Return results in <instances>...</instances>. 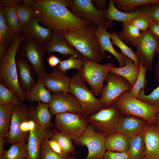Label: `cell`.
<instances>
[{
    "label": "cell",
    "instance_id": "cell-1",
    "mask_svg": "<svg viewBox=\"0 0 159 159\" xmlns=\"http://www.w3.org/2000/svg\"><path fill=\"white\" fill-rule=\"evenodd\" d=\"M30 6L34 17L58 32L93 25L72 14L64 4L63 0H33Z\"/></svg>",
    "mask_w": 159,
    "mask_h": 159
},
{
    "label": "cell",
    "instance_id": "cell-2",
    "mask_svg": "<svg viewBox=\"0 0 159 159\" xmlns=\"http://www.w3.org/2000/svg\"><path fill=\"white\" fill-rule=\"evenodd\" d=\"M97 28L92 25L59 33L83 57L92 62L100 64L106 54L95 34Z\"/></svg>",
    "mask_w": 159,
    "mask_h": 159
},
{
    "label": "cell",
    "instance_id": "cell-3",
    "mask_svg": "<svg viewBox=\"0 0 159 159\" xmlns=\"http://www.w3.org/2000/svg\"><path fill=\"white\" fill-rule=\"evenodd\" d=\"M25 38L24 34L19 33L16 35L0 62V83L16 93L21 104L26 100L25 92L18 82L16 57L18 49Z\"/></svg>",
    "mask_w": 159,
    "mask_h": 159
},
{
    "label": "cell",
    "instance_id": "cell-4",
    "mask_svg": "<svg viewBox=\"0 0 159 159\" xmlns=\"http://www.w3.org/2000/svg\"><path fill=\"white\" fill-rule=\"evenodd\" d=\"M64 3L76 16L84 19L97 27L107 30L112 27L111 21L105 16L107 9H97L91 0H64Z\"/></svg>",
    "mask_w": 159,
    "mask_h": 159
},
{
    "label": "cell",
    "instance_id": "cell-5",
    "mask_svg": "<svg viewBox=\"0 0 159 159\" xmlns=\"http://www.w3.org/2000/svg\"><path fill=\"white\" fill-rule=\"evenodd\" d=\"M127 91L123 93L114 104L122 114H129L154 124L156 116L159 112V107L142 101L130 96Z\"/></svg>",
    "mask_w": 159,
    "mask_h": 159
},
{
    "label": "cell",
    "instance_id": "cell-6",
    "mask_svg": "<svg viewBox=\"0 0 159 159\" xmlns=\"http://www.w3.org/2000/svg\"><path fill=\"white\" fill-rule=\"evenodd\" d=\"M69 93L77 99L82 113L88 116L95 113L102 108L99 98L95 97L77 73L73 74L70 78Z\"/></svg>",
    "mask_w": 159,
    "mask_h": 159
},
{
    "label": "cell",
    "instance_id": "cell-7",
    "mask_svg": "<svg viewBox=\"0 0 159 159\" xmlns=\"http://www.w3.org/2000/svg\"><path fill=\"white\" fill-rule=\"evenodd\" d=\"M83 59V67L77 73L90 86L95 96H98L102 93L104 82L109 72V69L114 65L111 62L101 64L84 57Z\"/></svg>",
    "mask_w": 159,
    "mask_h": 159
},
{
    "label": "cell",
    "instance_id": "cell-8",
    "mask_svg": "<svg viewBox=\"0 0 159 159\" xmlns=\"http://www.w3.org/2000/svg\"><path fill=\"white\" fill-rule=\"evenodd\" d=\"M88 116L82 112H66L55 115L56 129L75 142L90 123Z\"/></svg>",
    "mask_w": 159,
    "mask_h": 159
},
{
    "label": "cell",
    "instance_id": "cell-9",
    "mask_svg": "<svg viewBox=\"0 0 159 159\" xmlns=\"http://www.w3.org/2000/svg\"><path fill=\"white\" fill-rule=\"evenodd\" d=\"M20 45L19 55L26 59L32 65L33 71L38 77L43 78L47 74L43 60L46 54L44 47L31 38L25 36Z\"/></svg>",
    "mask_w": 159,
    "mask_h": 159
},
{
    "label": "cell",
    "instance_id": "cell-10",
    "mask_svg": "<svg viewBox=\"0 0 159 159\" xmlns=\"http://www.w3.org/2000/svg\"><path fill=\"white\" fill-rule=\"evenodd\" d=\"M108 134L96 131L89 123L85 130L75 142L81 146H86L88 150L85 159H102L106 151L105 142Z\"/></svg>",
    "mask_w": 159,
    "mask_h": 159
},
{
    "label": "cell",
    "instance_id": "cell-11",
    "mask_svg": "<svg viewBox=\"0 0 159 159\" xmlns=\"http://www.w3.org/2000/svg\"><path fill=\"white\" fill-rule=\"evenodd\" d=\"M122 114L119 108L113 105L107 108H102L89 116V123L97 132L108 135L117 132L116 126Z\"/></svg>",
    "mask_w": 159,
    "mask_h": 159
},
{
    "label": "cell",
    "instance_id": "cell-12",
    "mask_svg": "<svg viewBox=\"0 0 159 159\" xmlns=\"http://www.w3.org/2000/svg\"><path fill=\"white\" fill-rule=\"evenodd\" d=\"M105 80L107 84L99 98L102 108L113 105L123 93L132 88L129 82L118 75L109 72Z\"/></svg>",
    "mask_w": 159,
    "mask_h": 159
},
{
    "label": "cell",
    "instance_id": "cell-13",
    "mask_svg": "<svg viewBox=\"0 0 159 159\" xmlns=\"http://www.w3.org/2000/svg\"><path fill=\"white\" fill-rule=\"evenodd\" d=\"M31 118L30 108L27 105L20 104L14 105L6 141L12 145L17 143H26L29 135L21 132L20 126L23 121Z\"/></svg>",
    "mask_w": 159,
    "mask_h": 159
},
{
    "label": "cell",
    "instance_id": "cell-14",
    "mask_svg": "<svg viewBox=\"0 0 159 159\" xmlns=\"http://www.w3.org/2000/svg\"><path fill=\"white\" fill-rule=\"evenodd\" d=\"M158 41V39L148 29L143 32L136 47L135 53L139 64L142 63L147 70L152 69Z\"/></svg>",
    "mask_w": 159,
    "mask_h": 159
},
{
    "label": "cell",
    "instance_id": "cell-15",
    "mask_svg": "<svg viewBox=\"0 0 159 159\" xmlns=\"http://www.w3.org/2000/svg\"><path fill=\"white\" fill-rule=\"evenodd\" d=\"M49 105L52 115L66 112H82L77 99L69 92L53 93Z\"/></svg>",
    "mask_w": 159,
    "mask_h": 159
},
{
    "label": "cell",
    "instance_id": "cell-16",
    "mask_svg": "<svg viewBox=\"0 0 159 159\" xmlns=\"http://www.w3.org/2000/svg\"><path fill=\"white\" fill-rule=\"evenodd\" d=\"M142 134L145 146L142 159H159V127L148 123Z\"/></svg>",
    "mask_w": 159,
    "mask_h": 159
},
{
    "label": "cell",
    "instance_id": "cell-17",
    "mask_svg": "<svg viewBox=\"0 0 159 159\" xmlns=\"http://www.w3.org/2000/svg\"><path fill=\"white\" fill-rule=\"evenodd\" d=\"M148 122L141 118L129 114H122L117 122L116 130L129 138L142 133Z\"/></svg>",
    "mask_w": 159,
    "mask_h": 159
},
{
    "label": "cell",
    "instance_id": "cell-18",
    "mask_svg": "<svg viewBox=\"0 0 159 159\" xmlns=\"http://www.w3.org/2000/svg\"><path fill=\"white\" fill-rule=\"evenodd\" d=\"M39 21L37 18L34 17L22 27L21 32L25 36L44 46L51 38L53 30L50 27L42 26L39 24Z\"/></svg>",
    "mask_w": 159,
    "mask_h": 159
},
{
    "label": "cell",
    "instance_id": "cell-19",
    "mask_svg": "<svg viewBox=\"0 0 159 159\" xmlns=\"http://www.w3.org/2000/svg\"><path fill=\"white\" fill-rule=\"evenodd\" d=\"M52 133L50 129L43 128L36 124L35 129L29 133L27 159H39L42 142L46 138L50 139Z\"/></svg>",
    "mask_w": 159,
    "mask_h": 159
},
{
    "label": "cell",
    "instance_id": "cell-20",
    "mask_svg": "<svg viewBox=\"0 0 159 159\" xmlns=\"http://www.w3.org/2000/svg\"><path fill=\"white\" fill-rule=\"evenodd\" d=\"M45 87L53 93L63 92L69 93L70 78L61 72L57 67L42 79Z\"/></svg>",
    "mask_w": 159,
    "mask_h": 159
},
{
    "label": "cell",
    "instance_id": "cell-21",
    "mask_svg": "<svg viewBox=\"0 0 159 159\" xmlns=\"http://www.w3.org/2000/svg\"><path fill=\"white\" fill-rule=\"evenodd\" d=\"M44 47L46 53L47 54L56 52L65 56L73 55L77 58L83 57L80 53L74 49L59 32L55 31L53 30L51 38Z\"/></svg>",
    "mask_w": 159,
    "mask_h": 159
},
{
    "label": "cell",
    "instance_id": "cell-22",
    "mask_svg": "<svg viewBox=\"0 0 159 159\" xmlns=\"http://www.w3.org/2000/svg\"><path fill=\"white\" fill-rule=\"evenodd\" d=\"M16 62L19 85L25 92H26L37 82L31 74V72L33 71L32 67L26 59L20 55L16 56Z\"/></svg>",
    "mask_w": 159,
    "mask_h": 159
},
{
    "label": "cell",
    "instance_id": "cell-23",
    "mask_svg": "<svg viewBox=\"0 0 159 159\" xmlns=\"http://www.w3.org/2000/svg\"><path fill=\"white\" fill-rule=\"evenodd\" d=\"M95 33L102 49L105 51L110 53L116 58L119 63V67H124L127 57L122 52H118L114 49L110 40L111 34L108 32L105 29L100 27L97 28Z\"/></svg>",
    "mask_w": 159,
    "mask_h": 159
},
{
    "label": "cell",
    "instance_id": "cell-24",
    "mask_svg": "<svg viewBox=\"0 0 159 159\" xmlns=\"http://www.w3.org/2000/svg\"><path fill=\"white\" fill-rule=\"evenodd\" d=\"M29 108L31 118L36 124L43 128L50 129L52 124L49 104L38 102L36 105Z\"/></svg>",
    "mask_w": 159,
    "mask_h": 159
},
{
    "label": "cell",
    "instance_id": "cell-25",
    "mask_svg": "<svg viewBox=\"0 0 159 159\" xmlns=\"http://www.w3.org/2000/svg\"><path fill=\"white\" fill-rule=\"evenodd\" d=\"M140 69L139 64L133 63L132 60L127 57L124 67H120L114 66L109 69V72L118 75L125 79L132 88L138 79Z\"/></svg>",
    "mask_w": 159,
    "mask_h": 159
},
{
    "label": "cell",
    "instance_id": "cell-26",
    "mask_svg": "<svg viewBox=\"0 0 159 159\" xmlns=\"http://www.w3.org/2000/svg\"><path fill=\"white\" fill-rule=\"evenodd\" d=\"M26 100L29 102H34L49 103L52 98L51 92L44 86L42 78L38 77L35 85L25 92Z\"/></svg>",
    "mask_w": 159,
    "mask_h": 159
},
{
    "label": "cell",
    "instance_id": "cell-27",
    "mask_svg": "<svg viewBox=\"0 0 159 159\" xmlns=\"http://www.w3.org/2000/svg\"><path fill=\"white\" fill-rule=\"evenodd\" d=\"M130 141L129 137L119 132L108 134L105 142L106 150L115 152H126L129 148Z\"/></svg>",
    "mask_w": 159,
    "mask_h": 159
},
{
    "label": "cell",
    "instance_id": "cell-28",
    "mask_svg": "<svg viewBox=\"0 0 159 159\" xmlns=\"http://www.w3.org/2000/svg\"><path fill=\"white\" fill-rule=\"evenodd\" d=\"M122 26V30L118 34L120 39L126 44L136 47L144 32L128 21L123 22Z\"/></svg>",
    "mask_w": 159,
    "mask_h": 159
},
{
    "label": "cell",
    "instance_id": "cell-29",
    "mask_svg": "<svg viewBox=\"0 0 159 159\" xmlns=\"http://www.w3.org/2000/svg\"><path fill=\"white\" fill-rule=\"evenodd\" d=\"M14 105H0V138H6L10 129Z\"/></svg>",
    "mask_w": 159,
    "mask_h": 159
},
{
    "label": "cell",
    "instance_id": "cell-30",
    "mask_svg": "<svg viewBox=\"0 0 159 159\" xmlns=\"http://www.w3.org/2000/svg\"><path fill=\"white\" fill-rule=\"evenodd\" d=\"M108 2L109 6L106 11L105 16L106 18L111 21H128L136 16L140 11V10H138L130 13L123 12L115 7L113 0H110Z\"/></svg>",
    "mask_w": 159,
    "mask_h": 159
},
{
    "label": "cell",
    "instance_id": "cell-31",
    "mask_svg": "<svg viewBox=\"0 0 159 159\" xmlns=\"http://www.w3.org/2000/svg\"><path fill=\"white\" fill-rule=\"evenodd\" d=\"M129 138V146L127 152L130 159H142L145 150L142 133Z\"/></svg>",
    "mask_w": 159,
    "mask_h": 159
},
{
    "label": "cell",
    "instance_id": "cell-32",
    "mask_svg": "<svg viewBox=\"0 0 159 159\" xmlns=\"http://www.w3.org/2000/svg\"><path fill=\"white\" fill-rule=\"evenodd\" d=\"M27 156V143L19 142L12 144L8 150H4L0 159H25Z\"/></svg>",
    "mask_w": 159,
    "mask_h": 159
},
{
    "label": "cell",
    "instance_id": "cell-33",
    "mask_svg": "<svg viewBox=\"0 0 159 159\" xmlns=\"http://www.w3.org/2000/svg\"><path fill=\"white\" fill-rule=\"evenodd\" d=\"M115 7L124 12L134 11L135 8L139 5L149 4L159 5V0H113Z\"/></svg>",
    "mask_w": 159,
    "mask_h": 159
},
{
    "label": "cell",
    "instance_id": "cell-34",
    "mask_svg": "<svg viewBox=\"0 0 159 159\" xmlns=\"http://www.w3.org/2000/svg\"><path fill=\"white\" fill-rule=\"evenodd\" d=\"M50 139L55 140L58 143L63 153L65 155L75 153V147L72 143V138L69 136L54 129L52 131Z\"/></svg>",
    "mask_w": 159,
    "mask_h": 159
},
{
    "label": "cell",
    "instance_id": "cell-35",
    "mask_svg": "<svg viewBox=\"0 0 159 159\" xmlns=\"http://www.w3.org/2000/svg\"><path fill=\"white\" fill-rule=\"evenodd\" d=\"M16 36L8 27L6 21L4 8L0 6V44L8 46L11 44Z\"/></svg>",
    "mask_w": 159,
    "mask_h": 159
},
{
    "label": "cell",
    "instance_id": "cell-36",
    "mask_svg": "<svg viewBox=\"0 0 159 159\" xmlns=\"http://www.w3.org/2000/svg\"><path fill=\"white\" fill-rule=\"evenodd\" d=\"M5 18L9 28L16 35L21 31L22 27L19 21L15 7L4 8Z\"/></svg>",
    "mask_w": 159,
    "mask_h": 159
},
{
    "label": "cell",
    "instance_id": "cell-37",
    "mask_svg": "<svg viewBox=\"0 0 159 159\" xmlns=\"http://www.w3.org/2000/svg\"><path fill=\"white\" fill-rule=\"evenodd\" d=\"M111 42L114 44L121 50L122 53L127 57L133 61L136 64H139V61L136 56L135 52L132 49L128 47L119 38L116 32H113L111 34Z\"/></svg>",
    "mask_w": 159,
    "mask_h": 159
},
{
    "label": "cell",
    "instance_id": "cell-38",
    "mask_svg": "<svg viewBox=\"0 0 159 159\" xmlns=\"http://www.w3.org/2000/svg\"><path fill=\"white\" fill-rule=\"evenodd\" d=\"M20 103L16 93L1 83H0V105L12 104L18 105Z\"/></svg>",
    "mask_w": 159,
    "mask_h": 159
},
{
    "label": "cell",
    "instance_id": "cell-39",
    "mask_svg": "<svg viewBox=\"0 0 159 159\" xmlns=\"http://www.w3.org/2000/svg\"><path fill=\"white\" fill-rule=\"evenodd\" d=\"M139 65L140 71L137 80L133 87L128 91L130 96L137 99L140 91L141 90H144L147 83L145 79L147 68L141 63H140Z\"/></svg>",
    "mask_w": 159,
    "mask_h": 159
},
{
    "label": "cell",
    "instance_id": "cell-40",
    "mask_svg": "<svg viewBox=\"0 0 159 159\" xmlns=\"http://www.w3.org/2000/svg\"><path fill=\"white\" fill-rule=\"evenodd\" d=\"M83 56L82 58H77L73 55H70L67 59L61 60L57 67L64 73L72 69L80 71L82 69L83 65Z\"/></svg>",
    "mask_w": 159,
    "mask_h": 159
},
{
    "label": "cell",
    "instance_id": "cell-41",
    "mask_svg": "<svg viewBox=\"0 0 159 159\" xmlns=\"http://www.w3.org/2000/svg\"><path fill=\"white\" fill-rule=\"evenodd\" d=\"M15 9L22 27L29 22L34 17L30 6L18 5L15 6Z\"/></svg>",
    "mask_w": 159,
    "mask_h": 159
},
{
    "label": "cell",
    "instance_id": "cell-42",
    "mask_svg": "<svg viewBox=\"0 0 159 159\" xmlns=\"http://www.w3.org/2000/svg\"><path fill=\"white\" fill-rule=\"evenodd\" d=\"M137 99L142 101L159 107V85L148 95L145 94L144 90H141Z\"/></svg>",
    "mask_w": 159,
    "mask_h": 159
},
{
    "label": "cell",
    "instance_id": "cell-43",
    "mask_svg": "<svg viewBox=\"0 0 159 159\" xmlns=\"http://www.w3.org/2000/svg\"><path fill=\"white\" fill-rule=\"evenodd\" d=\"M128 22L143 32L148 29L150 22L147 17L140 10L138 15Z\"/></svg>",
    "mask_w": 159,
    "mask_h": 159
},
{
    "label": "cell",
    "instance_id": "cell-44",
    "mask_svg": "<svg viewBox=\"0 0 159 159\" xmlns=\"http://www.w3.org/2000/svg\"><path fill=\"white\" fill-rule=\"evenodd\" d=\"M49 138H46L43 141L39 159H64L61 155L54 151L50 147L47 142Z\"/></svg>",
    "mask_w": 159,
    "mask_h": 159
},
{
    "label": "cell",
    "instance_id": "cell-45",
    "mask_svg": "<svg viewBox=\"0 0 159 159\" xmlns=\"http://www.w3.org/2000/svg\"><path fill=\"white\" fill-rule=\"evenodd\" d=\"M141 11L150 21H159V5H145Z\"/></svg>",
    "mask_w": 159,
    "mask_h": 159
},
{
    "label": "cell",
    "instance_id": "cell-46",
    "mask_svg": "<svg viewBox=\"0 0 159 159\" xmlns=\"http://www.w3.org/2000/svg\"><path fill=\"white\" fill-rule=\"evenodd\" d=\"M102 159H130V158L127 152H119L107 150Z\"/></svg>",
    "mask_w": 159,
    "mask_h": 159
},
{
    "label": "cell",
    "instance_id": "cell-47",
    "mask_svg": "<svg viewBox=\"0 0 159 159\" xmlns=\"http://www.w3.org/2000/svg\"><path fill=\"white\" fill-rule=\"evenodd\" d=\"M47 142L50 147L55 153L64 158L67 155L63 153L61 147L56 141L50 139L48 140Z\"/></svg>",
    "mask_w": 159,
    "mask_h": 159
},
{
    "label": "cell",
    "instance_id": "cell-48",
    "mask_svg": "<svg viewBox=\"0 0 159 159\" xmlns=\"http://www.w3.org/2000/svg\"><path fill=\"white\" fill-rule=\"evenodd\" d=\"M148 29L159 40V21H150Z\"/></svg>",
    "mask_w": 159,
    "mask_h": 159
},
{
    "label": "cell",
    "instance_id": "cell-49",
    "mask_svg": "<svg viewBox=\"0 0 159 159\" xmlns=\"http://www.w3.org/2000/svg\"><path fill=\"white\" fill-rule=\"evenodd\" d=\"M23 0H0V6L3 8L6 7H15L21 4Z\"/></svg>",
    "mask_w": 159,
    "mask_h": 159
},
{
    "label": "cell",
    "instance_id": "cell-50",
    "mask_svg": "<svg viewBox=\"0 0 159 159\" xmlns=\"http://www.w3.org/2000/svg\"><path fill=\"white\" fill-rule=\"evenodd\" d=\"M61 60L54 55L52 54L47 59V61L49 65L52 67L57 66L60 63Z\"/></svg>",
    "mask_w": 159,
    "mask_h": 159
},
{
    "label": "cell",
    "instance_id": "cell-51",
    "mask_svg": "<svg viewBox=\"0 0 159 159\" xmlns=\"http://www.w3.org/2000/svg\"><path fill=\"white\" fill-rule=\"evenodd\" d=\"M92 1L93 4H96L97 6L101 8L102 10L107 9L105 8L107 4V2L106 0H92Z\"/></svg>",
    "mask_w": 159,
    "mask_h": 159
},
{
    "label": "cell",
    "instance_id": "cell-52",
    "mask_svg": "<svg viewBox=\"0 0 159 159\" xmlns=\"http://www.w3.org/2000/svg\"><path fill=\"white\" fill-rule=\"evenodd\" d=\"M29 120L23 121L21 123L20 127V130L21 132L27 135H28V132H29L28 127Z\"/></svg>",
    "mask_w": 159,
    "mask_h": 159
},
{
    "label": "cell",
    "instance_id": "cell-53",
    "mask_svg": "<svg viewBox=\"0 0 159 159\" xmlns=\"http://www.w3.org/2000/svg\"><path fill=\"white\" fill-rule=\"evenodd\" d=\"M157 52L158 56V60L155 69V77L156 80L159 81V40L158 39L157 49Z\"/></svg>",
    "mask_w": 159,
    "mask_h": 159
},
{
    "label": "cell",
    "instance_id": "cell-54",
    "mask_svg": "<svg viewBox=\"0 0 159 159\" xmlns=\"http://www.w3.org/2000/svg\"><path fill=\"white\" fill-rule=\"evenodd\" d=\"M6 45L0 44V60H1L5 53L8 47Z\"/></svg>",
    "mask_w": 159,
    "mask_h": 159
},
{
    "label": "cell",
    "instance_id": "cell-55",
    "mask_svg": "<svg viewBox=\"0 0 159 159\" xmlns=\"http://www.w3.org/2000/svg\"><path fill=\"white\" fill-rule=\"evenodd\" d=\"M36 123L35 122L32 118L29 119L28 121V127L30 131L33 130L35 128Z\"/></svg>",
    "mask_w": 159,
    "mask_h": 159
},
{
    "label": "cell",
    "instance_id": "cell-56",
    "mask_svg": "<svg viewBox=\"0 0 159 159\" xmlns=\"http://www.w3.org/2000/svg\"><path fill=\"white\" fill-rule=\"evenodd\" d=\"M5 141V139L0 138V157L1 156L4 150V147Z\"/></svg>",
    "mask_w": 159,
    "mask_h": 159
},
{
    "label": "cell",
    "instance_id": "cell-57",
    "mask_svg": "<svg viewBox=\"0 0 159 159\" xmlns=\"http://www.w3.org/2000/svg\"><path fill=\"white\" fill-rule=\"evenodd\" d=\"M33 1V0H24L21 4L30 6Z\"/></svg>",
    "mask_w": 159,
    "mask_h": 159
},
{
    "label": "cell",
    "instance_id": "cell-58",
    "mask_svg": "<svg viewBox=\"0 0 159 159\" xmlns=\"http://www.w3.org/2000/svg\"><path fill=\"white\" fill-rule=\"evenodd\" d=\"M154 124L159 127V112L156 115Z\"/></svg>",
    "mask_w": 159,
    "mask_h": 159
},
{
    "label": "cell",
    "instance_id": "cell-59",
    "mask_svg": "<svg viewBox=\"0 0 159 159\" xmlns=\"http://www.w3.org/2000/svg\"><path fill=\"white\" fill-rule=\"evenodd\" d=\"M64 159H76L75 157L73 156H68L67 155L65 157Z\"/></svg>",
    "mask_w": 159,
    "mask_h": 159
}]
</instances>
